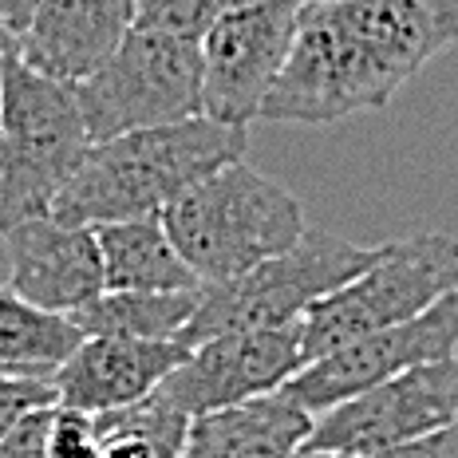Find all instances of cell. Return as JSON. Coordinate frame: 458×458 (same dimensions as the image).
Instances as JSON below:
<instances>
[{
  "instance_id": "cell-8",
  "label": "cell",
  "mask_w": 458,
  "mask_h": 458,
  "mask_svg": "<svg viewBox=\"0 0 458 458\" xmlns=\"http://www.w3.org/2000/svg\"><path fill=\"white\" fill-rule=\"evenodd\" d=\"M312 0H233L202 40V114L250 127Z\"/></svg>"
},
{
  "instance_id": "cell-17",
  "label": "cell",
  "mask_w": 458,
  "mask_h": 458,
  "mask_svg": "<svg viewBox=\"0 0 458 458\" xmlns=\"http://www.w3.org/2000/svg\"><path fill=\"white\" fill-rule=\"evenodd\" d=\"M103 281L107 293H186L202 289L194 273L186 269L182 253L174 250L162 217H139V222L99 225Z\"/></svg>"
},
{
  "instance_id": "cell-15",
  "label": "cell",
  "mask_w": 458,
  "mask_h": 458,
  "mask_svg": "<svg viewBox=\"0 0 458 458\" xmlns=\"http://www.w3.org/2000/svg\"><path fill=\"white\" fill-rule=\"evenodd\" d=\"M340 24L407 83L458 44V0H324Z\"/></svg>"
},
{
  "instance_id": "cell-9",
  "label": "cell",
  "mask_w": 458,
  "mask_h": 458,
  "mask_svg": "<svg viewBox=\"0 0 458 458\" xmlns=\"http://www.w3.org/2000/svg\"><path fill=\"white\" fill-rule=\"evenodd\" d=\"M458 423V356L411 368L317 415L304 451L379 458Z\"/></svg>"
},
{
  "instance_id": "cell-28",
  "label": "cell",
  "mask_w": 458,
  "mask_h": 458,
  "mask_svg": "<svg viewBox=\"0 0 458 458\" xmlns=\"http://www.w3.org/2000/svg\"><path fill=\"white\" fill-rule=\"evenodd\" d=\"M293 458H340V454H324V451H297Z\"/></svg>"
},
{
  "instance_id": "cell-24",
  "label": "cell",
  "mask_w": 458,
  "mask_h": 458,
  "mask_svg": "<svg viewBox=\"0 0 458 458\" xmlns=\"http://www.w3.org/2000/svg\"><path fill=\"white\" fill-rule=\"evenodd\" d=\"M52 407L24 415L4 438H0V458H52Z\"/></svg>"
},
{
  "instance_id": "cell-1",
  "label": "cell",
  "mask_w": 458,
  "mask_h": 458,
  "mask_svg": "<svg viewBox=\"0 0 458 458\" xmlns=\"http://www.w3.org/2000/svg\"><path fill=\"white\" fill-rule=\"evenodd\" d=\"M245 142L250 127L217 123L206 114L95 142L47 217L88 229L162 217L186 190L242 162Z\"/></svg>"
},
{
  "instance_id": "cell-20",
  "label": "cell",
  "mask_w": 458,
  "mask_h": 458,
  "mask_svg": "<svg viewBox=\"0 0 458 458\" xmlns=\"http://www.w3.org/2000/svg\"><path fill=\"white\" fill-rule=\"evenodd\" d=\"M99 427V458H182L190 419L166 399L150 395L123 411L95 415Z\"/></svg>"
},
{
  "instance_id": "cell-22",
  "label": "cell",
  "mask_w": 458,
  "mask_h": 458,
  "mask_svg": "<svg viewBox=\"0 0 458 458\" xmlns=\"http://www.w3.org/2000/svg\"><path fill=\"white\" fill-rule=\"evenodd\" d=\"M52 403H60L52 376H13V371H0V438L13 431L24 415Z\"/></svg>"
},
{
  "instance_id": "cell-29",
  "label": "cell",
  "mask_w": 458,
  "mask_h": 458,
  "mask_svg": "<svg viewBox=\"0 0 458 458\" xmlns=\"http://www.w3.org/2000/svg\"><path fill=\"white\" fill-rule=\"evenodd\" d=\"M4 64H8V55L0 52V95H4Z\"/></svg>"
},
{
  "instance_id": "cell-7",
  "label": "cell",
  "mask_w": 458,
  "mask_h": 458,
  "mask_svg": "<svg viewBox=\"0 0 458 458\" xmlns=\"http://www.w3.org/2000/svg\"><path fill=\"white\" fill-rule=\"evenodd\" d=\"M403 83L368 52L332 4H309L281 75L269 88L257 119L328 127L352 114L379 111Z\"/></svg>"
},
{
  "instance_id": "cell-12",
  "label": "cell",
  "mask_w": 458,
  "mask_h": 458,
  "mask_svg": "<svg viewBox=\"0 0 458 458\" xmlns=\"http://www.w3.org/2000/svg\"><path fill=\"white\" fill-rule=\"evenodd\" d=\"M8 289L32 309L52 317H75L107 293L99 237L88 225H64L55 217H32L4 233Z\"/></svg>"
},
{
  "instance_id": "cell-26",
  "label": "cell",
  "mask_w": 458,
  "mask_h": 458,
  "mask_svg": "<svg viewBox=\"0 0 458 458\" xmlns=\"http://www.w3.org/2000/svg\"><path fill=\"white\" fill-rule=\"evenodd\" d=\"M47 4V0H0V16H4L8 32L21 40V36L28 32V24L36 21V13Z\"/></svg>"
},
{
  "instance_id": "cell-5",
  "label": "cell",
  "mask_w": 458,
  "mask_h": 458,
  "mask_svg": "<svg viewBox=\"0 0 458 458\" xmlns=\"http://www.w3.org/2000/svg\"><path fill=\"white\" fill-rule=\"evenodd\" d=\"M458 289V237L415 233L403 242L379 245V257L368 273L324 297L301 320L304 368L348 344L384 332L391 324L415 320Z\"/></svg>"
},
{
  "instance_id": "cell-11",
  "label": "cell",
  "mask_w": 458,
  "mask_h": 458,
  "mask_svg": "<svg viewBox=\"0 0 458 458\" xmlns=\"http://www.w3.org/2000/svg\"><path fill=\"white\" fill-rule=\"evenodd\" d=\"M301 368V320L281 328L233 332L190 348V356L162 379L158 395L186 419H198L276 395Z\"/></svg>"
},
{
  "instance_id": "cell-13",
  "label": "cell",
  "mask_w": 458,
  "mask_h": 458,
  "mask_svg": "<svg viewBox=\"0 0 458 458\" xmlns=\"http://www.w3.org/2000/svg\"><path fill=\"white\" fill-rule=\"evenodd\" d=\"M190 356L178 340H123V336H88L80 348L52 371L60 407L103 415L142 403L162 387L182 360Z\"/></svg>"
},
{
  "instance_id": "cell-4",
  "label": "cell",
  "mask_w": 458,
  "mask_h": 458,
  "mask_svg": "<svg viewBox=\"0 0 458 458\" xmlns=\"http://www.w3.org/2000/svg\"><path fill=\"white\" fill-rule=\"evenodd\" d=\"M376 257L379 245H356L328 229H304V237L289 253L269 257L237 281L202 284V304L182 332V344L198 348V344L233 336V332L297 324L324 297L368 273Z\"/></svg>"
},
{
  "instance_id": "cell-6",
  "label": "cell",
  "mask_w": 458,
  "mask_h": 458,
  "mask_svg": "<svg viewBox=\"0 0 458 458\" xmlns=\"http://www.w3.org/2000/svg\"><path fill=\"white\" fill-rule=\"evenodd\" d=\"M91 147L202 114V44L131 28L119 52L75 88Z\"/></svg>"
},
{
  "instance_id": "cell-27",
  "label": "cell",
  "mask_w": 458,
  "mask_h": 458,
  "mask_svg": "<svg viewBox=\"0 0 458 458\" xmlns=\"http://www.w3.org/2000/svg\"><path fill=\"white\" fill-rule=\"evenodd\" d=\"M0 52H4V55H16V36L8 32L4 16H0Z\"/></svg>"
},
{
  "instance_id": "cell-10",
  "label": "cell",
  "mask_w": 458,
  "mask_h": 458,
  "mask_svg": "<svg viewBox=\"0 0 458 458\" xmlns=\"http://www.w3.org/2000/svg\"><path fill=\"white\" fill-rule=\"evenodd\" d=\"M454 352H458V289L446 293L427 312H419L415 320L391 324V328L371 332V336L348 344V348L332 352V356L312 360L281 391L293 403H301L309 415H324L411 368L454 360Z\"/></svg>"
},
{
  "instance_id": "cell-18",
  "label": "cell",
  "mask_w": 458,
  "mask_h": 458,
  "mask_svg": "<svg viewBox=\"0 0 458 458\" xmlns=\"http://www.w3.org/2000/svg\"><path fill=\"white\" fill-rule=\"evenodd\" d=\"M202 289L186 293H103L95 304L75 312L83 336H123V340H178L194 320Z\"/></svg>"
},
{
  "instance_id": "cell-19",
  "label": "cell",
  "mask_w": 458,
  "mask_h": 458,
  "mask_svg": "<svg viewBox=\"0 0 458 458\" xmlns=\"http://www.w3.org/2000/svg\"><path fill=\"white\" fill-rule=\"evenodd\" d=\"M83 340L75 320L32 309L8 284L0 289V371L52 376Z\"/></svg>"
},
{
  "instance_id": "cell-16",
  "label": "cell",
  "mask_w": 458,
  "mask_h": 458,
  "mask_svg": "<svg viewBox=\"0 0 458 458\" xmlns=\"http://www.w3.org/2000/svg\"><path fill=\"white\" fill-rule=\"evenodd\" d=\"M312 423L317 415L276 391L229 411L190 419L182 458H293L304 451Z\"/></svg>"
},
{
  "instance_id": "cell-23",
  "label": "cell",
  "mask_w": 458,
  "mask_h": 458,
  "mask_svg": "<svg viewBox=\"0 0 458 458\" xmlns=\"http://www.w3.org/2000/svg\"><path fill=\"white\" fill-rule=\"evenodd\" d=\"M52 458H99V427H95V415L55 403Z\"/></svg>"
},
{
  "instance_id": "cell-14",
  "label": "cell",
  "mask_w": 458,
  "mask_h": 458,
  "mask_svg": "<svg viewBox=\"0 0 458 458\" xmlns=\"http://www.w3.org/2000/svg\"><path fill=\"white\" fill-rule=\"evenodd\" d=\"M135 28V0H47L16 40V60L55 83L80 88Z\"/></svg>"
},
{
  "instance_id": "cell-31",
  "label": "cell",
  "mask_w": 458,
  "mask_h": 458,
  "mask_svg": "<svg viewBox=\"0 0 458 458\" xmlns=\"http://www.w3.org/2000/svg\"><path fill=\"white\" fill-rule=\"evenodd\" d=\"M13 376H16V371H13Z\"/></svg>"
},
{
  "instance_id": "cell-3",
  "label": "cell",
  "mask_w": 458,
  "mask_h": 458,
  "mask_svg": "<svg viewBox=\"0 0 458 458\" xmlns=\"http://www.w3.org/2000/svg\"><path fill=\"white\" fill-rule=\"evenodd\" d=\"M88 150L91 135L75 88L8 55L0 95V237L52 214Z\"/></svg>"
},
{
  "instance_id": "cell-25",
  "label": "cell",
  "mask_w": 458,
  "mask_h": 458,
  "mask_svg": "<svg viewBox=\"0 0 458 458\" xmlns=\"http://www.w3.org/2000/svg\"><path fill=\"white\" fill-rule=\"evenodd\" d=\"M379 458H458V423H451L446 431L427 435L411 446H399V451H387Z\"/></svg>"
},
{
  "instance_id": "cell-21",
  "label": "cell",
  "mask_w": 458,
  "mask_h": 458,
  "mask_svg": "<svg viewBox=\"0 0 458 458\" xmlns=\"http://www.w3.org/2000/svg\"><path fill=\"white\" fill-rule=\"evenodd\" d=\"M229 4L233 0H135V28H155L178 40L202 44Z\"/></svg>"
},
{
  "instance_id": "cell-2",
  "label": "cell",
  "mask_w": 458,
  "mask_h": 458,
  "mask_svg": "<svg viewBox=\"0 0 458 458\" xmlns=\"http://www.w3.org/2000/svg\"><path fill=\"white\" fill-rule=\"evenodd\" d=\"M174 250L202 284L237 281L304 237V209L281 182L233 162L162 214Z\"/></svg>"
},
{
  "instance_id": "cell-30",
  "label": "cell",
  "mask_w": 458,
  "mask_h": 458,
  "mask_svg": "<svg viewBox=\"0 0 458 458\" xmlns=\"http://www.w3.org/2000/svg\"><path fill=\"white\" fill-rule=\"evenodd\" d=\"M312 4H324V0H312Z\"/></svg>"
}]
</instances>
